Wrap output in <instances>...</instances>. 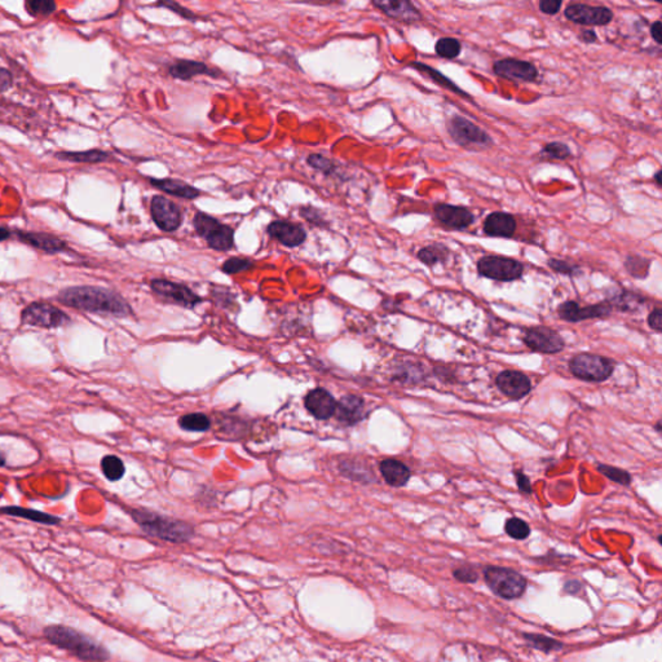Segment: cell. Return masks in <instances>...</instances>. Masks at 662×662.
Here are the masks:
<instances>
[{
	"instance_id": "cell-1",
	"label": "cell",
	"mask_w": 662,
	"mask_h": 662,
	"mask_svg": "<svg viewBox=\"0 0 662 662\" xmlns=\"http://www.w3.org/2000/svg\"><path fill=\"white\" fill-rule=\"evenodd\" d=\"M58 299L64 306L91 313L116 317H126L133 313L130 304L119 294L96 286L67 288L58 294Z\"/></svg>"
},
{
	"instance_id": "cell-26",
	"label": "cell",
	"mask_w": 662,
	"mask_h": 662,
	"mask_svg": "<svg viewBox=\"0 0 662 662\" xmlns=\"http://www.w3.org/2000/svg\"><path fill=\"white\" fill-rule=\"evenodd\" d=\"M18 237L20 240L32 245L34 248H39L50 254L62 251L65 248L64 241L58 240V237L46 234V233L21 232L18 233Z\"/></svg>"
},
{
	"instance_id": "cell-37",
	"label": "cell",
	"mask_w": 662,
	"mask_h": 662,
	"mask_svg": "<svg viewBox=\"0 0 662 662\" xmlns=\"http://www.w3.org/2000/svg\"><path fill=\"white\" fill-rule=\"evenodd\" d=\"M435 50L436 53L439 55L440 58H447V60H453V58H458L462 52V44L461 41L455 38H440L439 41H436V46H435Z\"/></svg>"
},
{
	"instance_id": "cell-15",
	"label": "cell",
	"mask_w": 662,
	"mask_h": 662,
	"mask_svg": "<svg viewBox=\"0 0 662 662\" xmlns=\"http://www.w3.org/2000/svg\"><path fill=\"white\" fill-rule=\"evenodd\" d=\"M494 74L513 82H534L538 78L537 67L532 62L518 58H504L493 64Z\"/></svg>"
},
{
	"instance_id": "cell-46",
	"label": "cell",
	"mask_w": 662,
	"mask_h": 662,
	"mask_svg": "<svg viewBox=\"0 0 662 662\" xmlns=\"http://www.w3.org/2000/svg\"><path fill=\"white\" fill-rule=\"evenodd\" d=\"M547 264L556 273L564 274V276H576L579 273V268L577 265L571 264L569 262H565L562 259H550Z\"/></svg>"
},
{
	"instance_id": "cell-13",
	"label": "cell",
	"mask_w": 662,
	"mask_h": 662,
	"mask_svg": "<svg viewBox=\"0 0 662 662\" xmlns=\"http://www.w3.org/2000/svg\"><path fill=\"white\" fill-rule=\"evenodd\" d=\"M613 308L605 300L591 306H581L577 302L568 300L558 308V316L567 323H581L594 318H607L612 313Z\"/></svg>"
},
{
	"instance_id": "cell-6",
	"label": "cell",
	"mask_w": 662,
	"mask_h": 662,
	"mask_svg": "<svg viewBox=\"0 0 662 662\" xmlns=\"http://www.w3.org/2000/svg\"><path fill=\"white\" fill-rule=\"evenodd\" d=\"M568 367L577 379L599 383L612 377L616 363L608 357L594 353H579L572 357Z\"/></svg>"
},
{
	"instance_id": "cell-16",
	"label": "cell",
	"mask_w": 662,
	"mask_h": 662,
	"mask_svg": "<svg viewBox=\"0 0 662 662\" xmlns=\"http://www.w3.org/2000/svg\"><path fill=\"white\" fill-rule=\"evenodd\" d=\"M496 386L511 400H522L532 391V381L524 372L518 370H504L496 375Z\"/></svg>"
},
{
	"instance_id": "cell-51",
	"label": "cell",
	"mask_w": 662,
	"mask_h": 662,
	"mask_svg": "<svg viewBox=\"0 0 662 662\" xmlns=\"http://www.w3.org/2000/svg\"><path fill=\"white\" fill-rule=\"evenodd\" d=\"M12 84V75L8 70L0 67V92L6 91Z\"/></svg>"
},
{
	"instance_id": "cell-50",
	"label": "cell",
	"mask_w": 662,
	"mask_h": 662,
	"mask_svg": "<svg viewBox=\"0 0 662 662\" xmlns=\"http://www.w3.org/2000/svg\"><path fill=\"white\" fill-rule=\"evenodd\" d=\"M648 325L652 330L661 332L662 331V312L660 308H654L648 316Z\"/></svg>"
},
{
	"instance_id": "cell-11",
	"label": "cell",
	"mask_w": 662,
	"mask_h": 662,
	"mask_svg": "<svg viewBox=\"0 0 662 662\" xmlns=\"http://www.w3.org/2000/svg\"><path fill=\"white\" fill-rule=\"evenodd\" d=\"M150 214L153 222L163 232H175L182 223V210L162 196H154L150 201Z\"/></svg>"
},
{
	"instance_id": "cell-52",
	"label": "cell",
	"mask_w": 662,
	"mask_h": 662,
	"mask_svg": "<svg viewBox=\"0 0 662 662\" xmlns=\"http://www.w3.org/2000/svg\"><path fill=\"white\" fill-rule=\"evenodd\" d=\"M651 35L654 38V41L657 44H661L662 43V29H661V21H656L654 24H652V27H651Z\"/></svg>"
},
{
	"instance_id": "cell-36",
	"label": "cell",
	"mask_w": 662,
	"mask_h": 662,
	"mask_svg": "<svg viewBox=\"0 0 662 662\" xmlns=\"http://www.w3.org/2000/svg\"><path fill=\"white\" fill-rule=\"evenodd\" d=\"M524 637H525V640L529 646L536 648V649H539L545 654L553 652V651H559L563 647L560 642L551 639V637H545V635H541V634H524Z\"/></svg>"
},
{
	"instance_id": "cell-35",
	"label": "cell",
	"mask_w": 662,
	"mask_h": 662,
	"mask_svg": "<svg viewBox=\"0 0 662 662\" xmlns=\"http://www.w3.org/2000/svg\"><path fill=\"white\" fill-rule=\"evenodd\" d=\"M649 266H651V260L647 257H637V255H630L625 262V268L630 276L637 280L646 278L649 273Z\"/></svg>"
},
{
	"instance_id": "cell-24",
	"label": "cell",
	"mask_w": 662,
	"mask_h": 662,
	"mask_svg": "<svg viewBox=\"0 0 662 662\" xmlns=\"http://www.w3.org/2000/svg\"><path fill=\"white\" fill-rule=\"evenodd\" d=\"M379 470L386 482L395 488L405 487L412 478L410 468L405 464L392 458L381 461Z\"/></svg>"
},
{
	"instance_id": "cell-30",
	"label": "cell",
	"mask_w": 662,
	"mask_h": 662,
	"mask_svg": "<svg viewBox=\"0 0 662 662\" xmlns=\"http://www.w3.org/2000/svg\"><path fill=\"white\" fill-rule=\"evenodd\" d=\"M58 158L69 161V162H75V163H100V162L108 161L109 153L99 149L87 150V151H62V153H58Z\"/></svg>"
},
{
	"instance_id": "cell-22",
	"label": "cell",
	"mask_w": 662,
	"mask_h": 662,
	"mask_svg": "<svg viewBox=\"0 0 662 662\" xmlns=\"http://www.w3.org/2000/svg\"><path fill=\"white\" fill-rule=\"evenodd\" d=\"M482 228L490 237L511 238L516 232V219L508 212L496 211L487 216Z\"/></svg>"
},
{
	"instance_id": "cell-28",
	"label": "cell",
	"mask_w": 662,
	"mask_h": 662,
	"mask_svg": "<svg viewBox=\"0 0 662 662\" xmlns=\"http://www.w3.org/2000/svg\"><path fill=\"white\" fill-rule=\"evenodd\" d=\"M607 302L612 308H616L622 312H634L637 308H640V306H643L644 298L635 292L620 290L616 294H613L611 298L607 299Z\"/></svg>"
},
{
	"instance_id": "cell-3",
	"label": "cell",
	"mask_w": 662,
	"mask_h": 662,
	"mask_svg": "<svg viewBox=\"0 0 662 662\" xmlns=\"http://www.w3.org/2000/svg\"><path fill=\"white\" fill-rule=\"evenodd\" d=\"M131 516L147 534H149L151 537L163 539L167 542H173V543L188 542L194 534L193 527L188 522L167 518L153 511L137 508L131 511Z\"/></svg>"
},
{
	"instance_id": "cell-14",
	"label": "cell",
	"mask_w": 662,
	"mask_h": 662,
	"mask_svg": "<svg viewBox=\"0 0 662 662\" xmlns=\"http://www.w3.org/2000/svg\"><path fill=\"white\" fill-rule=\"evenodd\" d=\"M150 288L161 298L167 299L175 304L185 308H193L202 302V299L199 298L196 292H193L188 286L182 283L158 278L150 282Z\"/></svg>"
},
{
	"instance_id": "cell-53",
	"label": "cell",
	"mask_w": 662,
	"mask_h": 662,
	"mask_svg": "<svg viewBox=\"0 0 662 662\" xmlns=\"http://www.w3.org/2000/svg\"><path fill=\"white\" fill-rule=\"evenodd\" d=\"M579 588H581V583H579V581H576V579L567 581L565 585H564V590H565L567 593H569V594H577L579 591Z\"/></svg>"
},
{
	"instance_id": "cell-32",
	"label": "cell",
	"mask_w": 662,
	"mask_h": 662,
	"mask_svg": "<svg viewBox=\"0 0 662 662\" xmlns=\"http://www.w3.org/2000/svg\"><path fill=\"white\" fill-rule=\"evenodd\" d=\"M447 255H449V250H447V246H444L441 243H433L430 246L421 248L418 251L417 257L422 262L423 264L432 266V265L438 264V263H444L447 259Z\"/></svg>"
},
{
	"instance_id": "cell-21",
	"label": "cell",
	"mask_w": 662,
	"mask_h": 662,
	"mask_svg": "<svg viewBox=\"0 0 662 662\" xmlns=\"http://www.w3.org/2000/svg\"><path fill=\"white\" fill-rule=\"evenodd\" d=\"M168 74L175 79L180 81H191V78L197 75H208V76H219L220 72L208 67L202 61L194 60H177L173 65L168 67Z\"/></svg>"
},
{
	"instance_id": "cell-40",
	"label": "cell",
	"mask_w": 662,
	"mask_h": 662,
	"mask_svg": "<svg viewBox=\"0 0 662 662\" xmlns=\"http://www.w3.org/2000/svg\"><path fill=\"white\" fill-rule=\"evenodd\" d=\"M306 163L315 168L317 171L323 173V175H337L338 174V166L331 161L330 158L325 157L323 154H311L306 158Z\"/></svg>"
},
{
	"instance_id": "cell-25",
	"label": "cell",
	"mask_w": 662,
	"mask_h": 662,
	"mask_svg": "<svg viewBox=\"0 0 662 662\" xmlns=\"http://www.w3.org/2000/svg\"><path fill=\"white\" fill-rule=\"evenodd\" d=\"M150 184L166 194L175 196L179 198L196 199L201 196V191L188 182L176 179H149Z\"/></svg>"
},
{
	"instance_id": "cell-43",
	"label": "cell",
	"mask_w": 662,
	"mask_h": 662,
	"mask_svg": "<svg viewBox=\"0 0 662 662\" xmlns=\"http://www.w3.org/2000/svg\"><path fill=\"white\" fill-rule=\"evenodd\" d=\"M541 154L551 159H567L571 156V149L563 142H550L545 145Z\"/></svg>"
},
{
	"instance_id": "cell-58",
	"label": "cell",
	"mask_w": 662,
	"mask_h": 662,
	"mask_svg": "<svg viewBox=\"0 0 662 662\" xmlns=\"http://www.w3.org/2000/svg\"><path fill=\"white\" fill-rule=\"evenodd\" d=\"M4 464H6V457L0 452V467H3Z\"/></svg>"
},
{
	"instance_id": "cell-34",
	"label": "cell",
	"mask_w": 662,
	"mask_h": 662,
	"mask_svg": "<svg viewBox=\"0 0 662 662\" xmlns=\"http://www.w3.org/2000/svg\"><path fill=\"white\" fill-rule=\"evenodd\" d=\"M179 424L182 430L191 431V432H205L210 428L211 422L205 414L193 413L182 417L179 419Z\"/></svg>"
},
{
	"instance_id": "cell-54",
	"label": "cell",
	"mask_w": 662,
	"mask_h": 662,
	"mask_svg": "<svg viewBox=\"0 0 662 662\" xmlns=\"http://www.w3.org/2000/svg\"><path fill=\"white\" fill-rule=\"evenodd\" d=\"M579 38L585 43H594L597 39V35L594 30H583L579 35Z\"/></svg>"
},
{
	"instance_id": "cell-18",
	"label": "cell",
	"mask_w": 662,
	"mask_h": 662,
	"mask_svg": "<svg viewBox=\"0 0 662 662\" xmlns=\"http://www.w3.org/2000/svg\"><path fill=\"white\" fill-rule=\"evenodd\" d=\"M266 233L286 248H298L306 240L304 228L288 220H274L266 227Z\"/></svg>"
},
{
	"instance_id": "cell-39",
	"label": "cell",
	"mask_w": 662,
	"mask_h": 662,
	"mask_svg": "<svg viewBox=\"0 0 662 662\" xmlns=\"http://www.w3.org/2000/svg\"><path fill=\"white\" fill-rule=\"evenodd\" d=\"M505 532L507 536H510L513 539L522 541L529 537L530 527L528 522H524L520 518H510L505 522Z\"/></svg>"
},
{
	"instance_id": "cell-23",
	"label": "cell",
	"mask_w": 662,
	"mask_h": 662,
	"mask_svg": "<svg viewBox=\"0 0 662 662\" xmlns=\"http://www.w3.org/2000/svg\"><path fill=\"white\" fill-rule=\"evenodd\" d=\"M335 415L340 421L347 426H353L361 422L365 417L364 400L355 395H348L337 403Z\"/></svg>"
},
{
	"instance_id": "cell-49",
	"label": "cell",
	"mask_w": 662,
	"mask_h": 662,
	"mask_svg": "<svg viewBox=\"0 0 662 662\" xmlns=\"http://www.w3.org/2000/svg\"><path fill=\"white\" fill-rule=\"evenodd\" d=\"M513 476H515V480H516V485H518V488L522 493H524V494H532L533 493L532 482H530L529 478L525 473H522L520 470H515Z\"/></svg>"
},
{
	"instance_id": "cell-33",
	"label": "cell",
	"mask_w": 662,
	"mask_h": 662,
	"mask_svg": "<svg viewBox=\"0 0 662 662\" xmlns=\"http://www.w3.org/2000/svg\"><path fill=\"white\" fill-rule=\"evenodd\" d=\"M101 471L108 480L118 481L123 478L126 468L121 458L116 455H107L101 459Z\"/></svg>"
},
{
	"instance_id": "cell-10",
	"label": "cell",
	"mask_w": 662,
	"mask_h": 662,
	"mask_svg": "<svg viewBox=\"0 0 662 662\" xmlns=\"http://www.w3.org/2000/svg\"><path fill=\"white\" fill-rule=\"evenodd\" d=\"M522 340L530 351L543 355H555L565 348L563 337L547 326H533L527 329Z\"/></svg>"
},
{
	"instance_id": "cell-17",
	"label": "cell",
	"mask_w": 662,
	"mask_h": 662,
	"mask_svg": "<svg viewBox=\"0 0 662 662\" xmlns=\"http://www.w3.org/2000/svg\"><path fill=\"white\" fill-rule=\"evenodd\" d=\"M433 214L439 223L455 231L467 229L475 222V216L468 208L447 203L436 205L433 208Z\"/></svg>"
},
{
	"instance_id": "cell-12",
	"label": "cell",
	"mask_w": 662,
	"mask_h": 662,
	"mask_svg": "<svg viewBox=\"0 0 662 662\" xmlns=\"http://www.w3.org/2000/svg\"><path fill=\"white\" fill-rule=\"evenodd\" d=\"M565 17L579 25L605 26L611 24L613 20V11L604 6H588L574 3L569 4L564 11Z\"/></svg>"
},
{
	"instance_id": "cell-44",
	"label": "cell",
	"mask_w": 662,
	"mask_h": 662,
	"mask_svg": "<svg viewBox=\"0 0 662 662\" xmlns=\"http://www.w3.org/2000/svg\"><path fill=\"white\" fill-rule=\"evenodd\" d=\"M158 7H163V8L170 9L173 11L176 15L185 18V20H191V21H196V20H199L198 15H196L193 11L191 9L185 8L184 6H182L180 3L177 1H173V0H167V1H159L157 3Z\"/></svg>"
},
{
	"instance_id": "cell-29",
	"label": "cell",
	"mask_w": 662,
	"mask_h": 662,
	"mask_svg": "<svg viewBox=\"0 0 662 662\" xmlns=\"http://www.w3.org/2000/svg\"><path fill=\"white\" fill-rule=\"evenodd\" d=\"M410 67H415L421 74L426 75L427 78H430L431 81H433L436 84H439V86L444 87V88H447V91L454 92L457 95H461V96H464V97H468L467 93H464L455 83L452 82L445 75L441 74L439 70H435L433 67L424 65V64L418 62V61L412 62Z\"/></svg>"
},
{
	"instance_id": "cell-2",
	"label": "cell",
	"mask_w": 662,
	"mask_h": 662,
	"mask_svg": "<svg viewBox=\"0 0 662 662\" xmlns=\"http://www.w3.org/2000/svg\"><path fill=\"white\" fill-rule=\"evenodd\" d=\"M44 637L47 640L69 651L83 661L104 662L109 658V652L107 648L100 646L95 640H92L84 634H81L76 630L70 629L61 625H52L44 630Z\"/></svg>"
},
{
	"instance_id": "cell-8",
	"label": "cell",
	"mask_w": 662,
	"mask_h": 662,
	"mask_svg": "<svg viewBox=\"0 0 662 662\" xmlns=\"http://www.w3.org/2000/svg\"><path fill=\"white\" fill-rule=\"evenodd\" d=\"M478 272L489 280L513 282L522 278L524 265L511 257L488 255L478 262Z\"/></svg>"
},
{
	"instance_id": "cell-31",
	"label": "cell",
	"mask_w": 662,
	"mask_h": 662,
	"mask_svg": "<svg viewBox=\"0 0 662 662\" xmlns=\"http://www.w3.org/2000/svg\"><path fill=\"white\" fill-rule=\"evenodd\" d=\"M395 379L405 384H419L426 379V372L422 365L404 363L401 366H398V372L395 374Z\"/></svg>"
},
{
	"instance_id": "cell-41",
	"label": "cell",
	"mask_w": 662,
	"mask_h": 662,
	"mask_svg": "<svg viewBox=\"0 0 662 662\" xmlns=\"http://www.w3.org/2000/svg\"><path fill=\"white\" fill-rule=\"evenodd\" d=\"M252 265H254V263L250 259H246V257H231V259L224 262V264L222 265V271L227 274L241 273V272H245L250 268H252Z\"/></svg>"
},
{
	"instance_id": "cell-45",
	"label": "cell",
	"mask_w": 662,
	"mask_h": 662,
	"mask_svg": "<svg viewBox=\"0 0 662 662\" xmlns=\"http://www.w3.org/2000/svg\"><path fill=\"white\" fill-rule=\"evenodd\" d=\"M299 214L306 219L308 223L312 224V225H316V227H321V228H325L327 224L325 222V217H323V212L316 208V207L312 206H303L300 207L299 210Z\"/></svg>"
},
{
	"instance_id": "cell-55",
	"label": "cell",
	"mask_w": 662,
	"mask_h": 662,
	"mask_svg": "<svg viewBox=\"0 0 662 662\" xmlns=\"http://www.w3.org/2000/svg\"><path fill=\"white\" fill-rule=\"evenodd\" d=\"M11 232L6 228H0V241L8 240Z\"/></svg>"
},
{
	"instance_id": "cell-5",
	"label": "cell",
	"mask_w": 662,
	"mask_h": 662,
	"mask_svg": "<svg viewBox=\"0 0 662 662\" xmlns=\"http://www.w3.org/2000/svg\"><path fill=\"white\" fill-rule=\"evenodd\" d=\"M482 573L489 588L506 600L520 597L527 588V579L510 568L489 565Z\"/></svg>"
},
{
	"instance_id": "cell-48",
	"label": "cell",
	"mask_w": 662,
	"mask_h": 662,
	"mask_svg": "<svg viewBox=\"0 0 662 662\" xmlns=\"http://www.w3.org/2000/svg\"><path fill=\"white\" fill-rule=\"evenodd\" d=\"M563 3L562 0H541L538 3V7L541 9L542 13L545 15H550V16H555L559 13V11L562 8Z\"/></svg>"
},
{
	"instance_id": "cell-4",
	"label": "cell",
	"mask_w": 662,
	"mask_h": 662,
	"mask_svg": "<svg viewBox=\"0 0 662 662\" xmlns=\"http://www.w3.org/2000/svg\"><path fill=\"white\" fill-rule=\"evenodd\" d=\"M194 229L208 248L216 251H231L234 248V229L214 216L198 211L193 217Z\"/></svg>"
},
{
	"instance_id": "cell-56",
	"label": "cell",
	"mask_w": 662,
	"mask_h": 662,
	"mask_svg": "<svg viewBox=\"0 0 662 662\" xmlns=\"http://www.w3.org/2000/svg\"><path fill=\"white\" fill-rule=\"evenodd\" d=\"M661 177H662L661 171H657V173H656V175H654V180H656V184H657V187H658V188H660V187H661L662 185Z\"/></svg>"
},
{
	"instance_id": "cell-38",
	"label": "cell",
	"mask_w": 662,
	"mask_h": 662,
	"mask_svg": "<svg viewBox=\"0 0 662 662\" xmlns=\"http://www.w3.org/2000/svg\"><path fill=\"white\" fill-rule=\"evenodd\" d=\"M597 471L600 472L602 475H604L607 479L612 480L616 484L625 485V487H629L631 484V475L629 472L619 468V467H613L609 464H597Z\"/></svg>"
},
{
	"instance_id": "cell-42",
	"label": "cell",
	"mask_w": 662,
	"mask_h": 662,
	"mask_svg": "<svg viewBox=\"0 0 662 662\" xmlns=\"http://www.w3.org/2000/svg\"><path fill=\"white\" fill-rule=\"evenodd\" d=\"M26 8L34 16H47L55 12L56 3L50 0H33L26 3Z\"/></svg>"
},
{
	"instance_id": "cell-20",
	"label": "cell",
	"mask_w": 662,
	"mask_h": 662,
	"mask_svg": "<svg viewBox=\"0 0 662 662\" xmlns=\"http://www.w3.org/2000/svg\"><path fill=\"white\" fill-rule=\"evenodd\" d=\"M304 405L306 410L315 418L320 421H326L335 414L337 401L326 389H316L306 395Z\"/></svg>"
},
{
	"instance_id": "cell-9",
	"label": "cell",
	"mask_w": 662,
	"mask_h": 662,
	"mask_svg": "<svg viewBox=\"0 0 662 662\" xmlns=\"http://www.w3.org/2000/svg\"><path fill=\"white\" fill-rule=\"evenodd\" d=\"M70 321L69 316L48 303H33L21 313V323L43 329H56Z\"/></svg>"
},
{
	"instance_id": "cell-47",
	"label": "cell",
	"mask_w": 662,
	"mask_h": 662,
	"mask_svg": "<svg viewBox=\"0 0 662 662\" xmlns=\"http://www.w3.org/2000/svg\"><path fill=\"white\" fill-rule=\"evenodd\" d=\"M453 576H454L455 579H458L459 582H464V583H473L478 581V572L475 571L473 567H461L458 569H455L453 572Z\"/></svg>"
},
{
	"instance_id": "cell-7",
	"label": "cell",
	"mask_w": 662,
	"mask_h": 662,
	"mask_svg": "<svg viewBox=\"0 0 662 662\" xmlns=\"http://www.w3.org/2000/svg\"><path fill=\"white\" fill-rule=\"evenodd\" d=\"M447 133L459 147L466 149H487L493 145L488 133L462 116H454L449 121Z\"/></svg>"
},
{
	"instance_id": "cell-19",
	"label": "cell",
	"mask_w": 662,
	"mask_h": 662,
	"mask_svg": "<svg viewBox=\"0 0 662 662\" xmlns=\"http://www.w3.org/2000/svg\"><path fill=\"white\" fill-rule=\"evenodd\" d=\"M372 6L398 22L415 24L422 20L419 9L407 0H374Z\"/></svg>"
},
{
	"instance_id": "cell-57",
	"label": "cell",
	"mask_w": 662,
	"mask_h": 662,
	"mask_svg": "<svg viewBox=\"0 0 662 662\" xmlns=\"http://www.w3.org/2000/svg\"><path fill=\"white\" fill-rule=\"evenodd\" d=\"M661 424H662L661 421H658V422L656 423V426H654V430L657 431L658 433H660V432H661L662 431Z\"/></svg>"
},
{
	"instance_id": "cell-27",
	"label": "cell",
	"mask_w": 662,
	"mask_h": 662,
	"mask_svg": "<svg viewBox=\"0 0 662 662\" xmlns=\"http://www.w3.org/2000/svg\"><path fill=\"white\" fill-rule=\"evenodd\" d=\"M0 513L9 515V516H16V518H22V519H27V520H32V522H41V524H46V525H55V524H58V522H61L60 518H58V516H53V515H50V513H43V511H38V510L20 507V506L1 507V508H0Z\"/></svg>"
}]
</instances>
